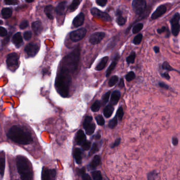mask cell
<instances>
[{
	"mask_svg": "<svg viewBox=\"0 0 180 180\" xmlns=\"http://www.w3.org/2000/svg\"><path fill=\"white\" fill-rule=\"evenodd\" d=\"M8 136L12 141L21 145H28L33 140L31 134L19 125H14L11 127L8 133Z\"/></svg>",
	"mask_w": 180,
	"mask_h": 180,
	"instance_id": "obj_1",
	"label": "cell"
},
{
	"mask_svg": "<svg viewBox=\"0 0 180 180\" xmlns=\"http://www.w3.org/2000/svg\"><path fill=\"white\" fill-rule=\"evenodd\" d=\"M72 82L71 74L61 70L56 80V88L58 93L63 97L69 96L70 87Z\"/></svg>",
	"mask_w": 180,
	"mask_h": 180,
	"instance_id": "obj_2",
	"label": "cell"
},
{
	"mask_svg": "<svg viewBox=\"0 0 180 180\" xmlns=\"http://www.w3.org/2000/svg\"><path fill=\"white\" fill-rule=\"evenodd\" d=\"M79 47H78L71 53L66 56L62 61L61 70L69 74H73L77 70L80 57Z\"/></svg>",
	"mask_w": 180,
	"mask_h": 180,
	"instance_id": "obj_3",
	"label": "cell"
},
{
	"mask_svg": "<svg viewBox=\"0 0 180 180\" xmlns=\"http://www.w3.org/2000/svg\"><path fill=\"white\" fill-rule=\"evenodd\" d=\"M16 165L19 174L22 180H31L33 172L31 164L24 156H18L16 157Z\"/></svg>",
	"mask_w": 180,
	"mask_h": 180,
	"instance_id": "obj_4",
	"label": "cell"
},
{
	"mask_svg": "<svg viewBox=\"0 0 180 180\" xmlns=\"http://www.w3.org/2000/svg\"><path fill=\"white\" fill-rule=\"evenodd\" d=\"M83 127L88 135H91L94 134L95 130L96 125L93 123V117L91 116L86 117L83 123Z\"/></svg>",
	"mask_w": 180,
	"mask_h": 180,
	"instance_id": "obj_5",
	"label": "cell"
},
{
	"mask_svg": "<svg viewBox=\"0 0 180 180\" xmlns=\"http://www.w3.org/2000/svg\"><path fill=\"white\" fill-rule=\"evenodd\" d=\"M132 8L135 13L140 15L144 13L146 8V2L145 0H133Z\"/></svg>",
	"mask_w": 180,
	"mask_h": 180,
	"instance_id": "obj_6",
	"label": "cell"
},
{
	"mask_svg": "<svg viewBox=\"0 0 180 180\" xmlns=\"http://www.w3.org/2000/svg\"><path fill=\"white\" fill-rule=\"evenodd\" d=\"M180 14L176 13L171 20L172 33L174 36H177L180 32Z\"/></svg>",
	"mask_w": 180,
	"mask_h": 180,
	"instance_id": "obj_7",
	"label": "cell"
},
{
	"mask_svg": "<svg viewBox=\"0 0 180 180\" xmlns=\"http://www.w3.org/2000/svg\"><path fill=\"white\" fill-rule=\"evenodd\" d=\"M19 61V55L16 53H11L8 56L6 64L9 68L15 70L16 69L17 67L18 66Z\"/></svg>",
	"mask_w": 180,
	"mask_h": 180,
	"instance_id": "obj_8",
	"label": "cell"
},
{
	"mask_svg": "<svg viewBox=\"0 0 180 180\" xmlns=\"http://www.w3.org/2000/svg\"><path fill=\"white\" fill-rule=\"evenodd\" d=\"M86 33L87 30L85 28H80L71 32L70 33V38L73 42H78L85 37Z\"/></svg>",
	"mask_w": 180,
	"mask_h": 180,
	"instance_id": "obj_9",
	"label": "cell"
},
{
	"mask_svg": "<svg viewBox=\"0 0 180 180\" xmlns=\"http://www.w3.org/2000/svg\"><path fill=\"white\" fill-rule=\"evenodd\" d=\"M90 12L93 16H95L96 18L101 19L102 20L105 21H111V17L109 16L108 14L106 12H102L98 9L94 8L91 9Z\"/></svg>",
	"mask_w": 180,
	"mask_h": 180,
	"instance_id": "obj_10",
	"label": "cell"
},
{
	"mask_svg": "<svg viewBox=\"0 0 180 180\" xmlns=\"http://www.w3.org/2000/svg\"><path fill=\"white\" fill-rule=\"evenodd\" d=\"M105 36V33L104 32H95L91 35L89 37V41L93 45H96L101 43L103 38Z\"/></svg>",
	"mask_w": 180,
	"mask_h": 180,
	"instance_id": "obj_11",
	"label": "cell"
},
{
	"mask_svg": "<svg viewBox=\"0 0 180 180\" xmlns=\"http://www.w3.org/2000/svg\"><path fill=\"white\" fill-rule=\"evenodd\" d=\"M39 50V47L37 44L29 43L26 47L24 51L28 56L34 57L37 54Z\"/></svg>",
	"mask_w": 180,
	"mask_h": 180,
	"instance_id": "obj_12",
	"label": "cell"
},
{
	"mask_svg": "<svg viewBox=\"0 0 180 180\" xmlns=\"http://www.w3.org/2000/svg\"><path fill=\"white\" fill-rule=\"evenodd\" d=\"M56 176V171L54 169H48L44 168L42 173V179L43 180H51L55 179Z\"/></svg>",
	"mask_w": 180,
	"mask_h": 180,
	"instance_id": "obj_13",
	"label": "cell"
},
{
	"mask_svg": "<svg viewBox=\"0 0 180 180\" xmlns=\"http://www.w3.org/2000/svg\"><path fill=\"white\" fill-rule=\"evenodd\" d=\"M167 7L164 5L159 6L155 12L151 16V18L153 20L157 19L163 15L167 12Z\"/></svg>",
	"mask_w": 180,
	"mask_h": 180,
	"instance_id": "obj_14",
	"label": "cell"
},
{
	"mask_svg": "<svg viewBox=\"0 0 180 180\" xmlns=\"http://www.w3.org/2000/svg\"><path fill=\"white\" fill-rule=\"evenodd\" d=\"M101 156L98 155H96L94 157L93 160L88 165V169L90 170H94L101 164Z\"/></svg>",
	"mask_w": 180,
	"mask_h": 180,
	"instance_id": "obj_15",
	"label": "cell"
},
{
	"mask_svg": "<svg viewBox=\"0 0 180 180\" xmlns=\"http://www.w3.org/2000/svg\"><path fill=\"white\" fill-rule=\"evenodd\" d=\"M84 20H85V15L83 13L81 12L74 19L72 24L76 28L80 27L84 23Z\"/></svg>",
	"mask_w": 180,
	"mask_h": 180,
	"instance_id": "obj_16",
	"label": "cell"
},
{
	"mask_svg": "<svg viewBox=\"0 0 180 180\" xmlns=\"http://www.w3.org/2000/svg\"><path fill=\"white\" fill-rule=\"evenodd\" d=\"M76 142L77 145H81L85 140H86V136L82 130H79L77 133L76 136Z\"/></svg>",
	"mask_w": 180,
	"mask_h": 180,
	"instance_id": "obj_17",
	"label": "cell"
},
{
	"mask_svg": "<svg viewBox=\"0 0 180 180\" xmlns=\"http://www.w3.org/2000/svg\"><path fill=\"white\" fill-rule=\"evenodd\" d=\"M120 92L119 90H115L111 94V98L110 104L112 106L116 105L118 102L119 101V99L120 97Z\"/></svg>",
	"mask_w": 180,
	"mask_h": 180,
	"instance_id": "obj_18",
	"label": "cell"
},
{
	"mask_svg": "<svg viewBox=\"0 0 180 180\" xmlns=\"http://www.w3.org/2000/svg\"><path fill=\"white\" fill-rule=\"evenodd\" d=\"M67 5V2L66 1H63L59 3L55 9L56 13L59 16L63 15L66 11Z\"/></svg>",
	"mask_w": 180,
	"mask_h": 180,
	"instance_id": "obj_19",
	"label": "cell"
},
{
	"mask_svg": "<svg viewBox=\"0 0 180 180\" xmlns=\"http://www.w3.org/2000/svg\"><path fill=\"white\" fill-rule=\"evenodd\" d=\"M32 28L35 35H40L43 30L42 23L40 21L34 22L32 24Z\"/></svg>",
	"mask_w": 180,
	"mask_h": 180,
	"instance_id": "obj_20",
	"label": "cell"
},
{
	"mask_svg": "<svg viewBox=\"0 0 180 180\" xmlns=\"http://www.w3.org/2000/svg\"><path fill=\"white\" fill-rule=\"evenodd\" d=\"M82 151L79 148H76L74 152V156L75 161L77 164H81L82 163Z\"/></svg>",
	"mask_w": 180,
	"mask_h": 180,
	"instance_id": "obj_21",
	"label": "cell"
},
{
	"mask_svg": "<svg viewBox=\"0 0 180 180\" xmlns=\"http://www.w3.org/2000/svg\"><path fill=\"white\" fill-rule=\"evenodd\" d=\"M45 13L48 18L50 20H52L54 18V12L55 11L53 6L51 5L46 6L45 8Z\"/></svg>",
	"mask_w": 180,
	"mask_h": 180,
	"instance_id": "obj_22",
	"label": "cell"
},
{
	"mask_svg": "<svg viewBox=\"0 0 180 180\" xmlns=\"http://www.w3.org/2000/svg\"><path fill=\"white\" fill-rule=\"evenodd\" d=\"M12 42L18 47L21 45L22 43L23 42V39L20 32H18L14 35L12 38Z\"/></svg>",
	"mask_w": 180,
	"mask_h": 180,
	"instance_id": "obj_23",
	"label": "cell"
},
{
	"mask_svg": "<svg viewBox=\"0 0 180 180\" xmlns=\"http://www.w3.org/2000/svg\"><path fill=\"white\" fill-rule=\"evenodd\" d=\"M108 57H105L101 59L100 62L98 63L97 66L96 67L95 69L97 71H101L105 67L106 64L108 61Z\"/></svg>",
	"mask_w": 180,
	"mask_h": 180,
	"instance_id": "obj_24",
	"label": "cell"
},
{
	"mask_svg": "<svg viewBox=\"0 0 180 180\" xmlns=\"http://www.w3.org/2000/svg\"><path fill=\"white\" fill-rule=\"evenodd\" d=\"M114 111L113 106H112L111 104H109L107 106H106L103 109V113L104 116L106 118H109L111 116Z\"/></svg>",
	"mask_w": 180,
	"mask_h": 180,
	"instance_id": "obj_25",
	"label": "cell"
},
{
	"mask_svg": "<svg viewBox=\"0 0 180 180\" xmlns=\"http://www.w3.org/2000/svg\"><path fill=\"white\" fill-rule=\"evenodd\" d=\"M116 16H117V18L116 19V22L117 24L119 26H123L125 24L127 19L126 18H125L122 16V12L119 10L117 11Z\"/></svg>",
	"mask_w": 180,
	"mask_h": 180,
	"instance_id": "obj_26",
	"label": "cell"
},
{
	"mask_svg": "<svg viewBox=\"0 0 180 180\" xmlns=\"http://www.w3.org/2000/svg\"><path fill=\"white\" fill-rule=\"evenodd\" d=\"M118 56L116 57V58L114 59V61L111 62V64H110V66H109L106 72V77H108L110 74H111V72L114 70V69L115 68V67L116 66L117 62L118 59Z\"/></svg>",
	"mask_w": 180,
	"mask_h": 180,
	"instance_id": "obj_27",
	"label": "cell"
},
{
	"mask_svg": "<svg viewBox=\"0 0 180 180\" xmlns=\"http://www.w3.org/2000/svg\"><path fill=\"white\" fill-rule=\"evenodd\" d=\"M82 0H73L72 3L68 7V9L70 12H74L77 9L81 2Z\"/></svg>",
	"mask_w": 180,
	"mask_h": 180,
	"instance_id": "obj_28",
	"label": "cell"
},
{
	"mask_svg": "<svg viewBox=\"0 0 180 180\" xmlns=\"http://www.w3.org/2000/svg\"><path fill=\"white\" fill-rule=\"evenodd\" d=\"M1 13L4 19H9L11 18L12 15V10L11 8H4L2 9Z\"/></svg>",
	"mask_w": 180,
	"mask_h": 180,
	"instance_id": "obj_29",
	"label": "cell"
},
{
	"mask_svg": "<svg viewBox=\"0 0 180 180\" xmlns=\"http://www.w3.org/2000/svg\"><path fill=\"white\" fill-rule=\"evenodd\" d=\"M100 146H101L100 143H96V142L94 143L92 147H91V148L90 150V152L88 154V156L90 157L91 155H93V154L98 152V151H99Z\"/></svg>",
	"mask_w": 180,
	"mask_h": 180,
	"instance_id": "obj_30",
	"label": "cell"
},
{
	"mask_svg": "<svg viewBox=\"0 0 180 180\" xmlns=\"http://www.w3.org/2000/svg\"><path fill=\"white\" fill-rule=\"evenodd\" d=\"M6 166V160L3 157H0V176L3 177Z\"/></svg>",
	"mask_w": 180,
	"mask_h": 180,
	"instance_id": "obj_31",
	"label": "cell"
},
{
	"mask_svg": "<svg viewBox=\"0 0 180 180\" xmlns=\"http://www.w3.org/2000/svg\"><path fill=\"white\" fill-rule=\"evenodd\" d=\"M101 103L99 101H96L91 107V110L93 112H97L101 108Z\"/></svg>",
	"mask_w": 180,
	"mask_h": 180,
	"instance_id": "obj_32",
	"label": "cell"
},
{
	"mask_svg": "<svg viewBox=\"0 0 180 180\" xmlns=\"http://www.w3.org/2000/svg\"><path fill=\"white\" fill-rule=\"evenodd\" d=\"M91 175L93 179L95 180H101L103 177L100 171H95L91 172Z\"/></svg>",
	"mask_w": 180,
	"mask_h": 180,
	"instance_id": "obj_33",
	"label": "cell"
},
{
	"mask_svg": "<svg viewBox=\"0 0 180 180\" xmlns=\"http://www.w3.org/2000/svg\"><path fill=\"white\" fill-rule=\"evenodd\" d=\"M117 124H118V118L116 115L114 118L111 119L109 122L108 127L111 129H113L116 126Z\"/></svg>",
	"mask_w": 180,
	"mask_h": 180,
	"instance_id": "obj_34",
	"label": "cell"
},
{
	"mask_svg": "<svg viewBox=\"0 0 180 180\" xmlns=\"http://www.w3.org/2000/svg\"><path fill=\"white\" fill-rule=\"evenodd\" d=\"M118 77L117 76H114L111 77V78L109 79L108 81V86L111 87L116 85L117 82L118 81Z\"/></svg>",
	"mask_w": 180,
	"mask_h": 180,
	"instance_id": "obj_35",
	"label": "cell"
},
{
	"mask_svg": "<svg viewBox=\"0 0 180 180\" xmlns=\"http://www.w3.org/2000/svg\"><path fill=\"white\" fill-rule=\"evenodd\" d=\"M143 28V24L142 23H137L134 26V27L133 28L132 31L134 34L137 33L138 32H140L141 30Z\"/></svg>",
	"mask_w": 180,
	"mask_h": 180,
	"instance_id": "obj_36",
	"label": "cell"
},
{
	"mask_svg": "<svg viewBox=\"0 0 180 180\" xmlns=\"http://www.w3.org/2000/svg\"><path fill=\"white\" fill-rule=\"evenodd\" d=\"M136 58V53L135 52H132L130 56L126 58V62L128 64H134Z\"/></svg>",
	"mask_w": 180,
	"mask_h": 180,
	"instance_id": "obj_37",
	"label": "cell"
},
{
	"mask_svg": "<svg viewBox=\"0 0 180 180\" xmlns=\"http://www.w3.org/2000/svg\"><path fill=\"white\" fill-rule=\"evenodd\" d=\"M82 149L84 151H88L91 147V142L89 140H86L81 145Z\"/></svg>",
	"mask_w": 180,
	"mask_h": 180,
	"instance_id": "obj_38",
	"label": "cell"
},
{
	"mask_svg": "<svg viewBox=\"0 0 180 180\" xmlns=\"http://www.w3.org/2000/svg\"><path fill=\"white\" fill-rule=\"evenodd\" d=\"M124 111L123 109L122 108V107H119V108L117 110L116 113V116L118 118V120H119V121H122L123 116H124Z\"/></svg>",
	"mask_w": 180,
	"mask_h": 180,
	"instance_id": "obj_39",
	"label": "cell"
},
{
	"mask_svg": "<svg viewBox=\"0 0 180 180\" xmlns=\"http://www.w3.org/2000/svg\"><path fill=\"white\" fill-rule=\"evenodd\" d=\"M95 119L97 124L99 125L103 126L105 125V119L103 118V117L101 115L95 117Z\"/></svg>",
	"mask_w": 180,
	"mask_h": 180,
	"instance_id": "obj_40",
	"label": "cell"
},
{
	"mask_svg": "<svg viewBox=\"0 0 180 180\" xmlns=\"http://www.w3.org/2000/svg\"><path fill=\"white\" fill-rule=\"evenodd\" d=\"M111 95V91H107L106 94H105L103 95V97H102V103L103 105H106V103L108 102L109 98Z\"/></svg>",
	"mask_w": 180,
	"mask_h": 180,
	"instance_id": "obj_41",
	"label": "cell"
},
{
	"mask_svg": "<svg viewBox=\"0 0 180 180\" xmlns=\"http://www.w3.org/2000/svg\"><path fill=\"white\" fill-rule=\"evenodd\" d=\"M143 39V35L142 34H138L137 35L134 39L133 40V43L135 44L136 45H138L139 44H140L142 40Z\"/></svg>",
	"mask_w": 180,
	"mask_h": 180,
	"instance_id": "obj_42",
	"label": "cell"
},
{
	"mask_svg": "<svg viewBox=\"0 0 180 180\" xmlns=\"http://www.w3.org/2000/svg\"><path fill=\"white\" fill-rule=\"evenodd\" d=\"M136 77L135 74L133 72H130L126 76V80L128 82H130L134 79Z\"/></svg>",
	"mask_w": 180,
	"mask_h": 180,
	"instance_id": "obj_43",
	"label": "cell"
},
{
	"mask_svg": "<svg viewBox=\"0 0 180 180\" xmlns=\"http://www.w3.org/2000/svg\"><path fill=\"white\" fill-rule=\"evenodd\" d=\"M162 69L167 71H176V70H175L170 66L169 64L167 61H165L162 64Z\"/></svg>",
	"mask_w": 180,
	"mask_h": 180,
	"instance_id": "obj_44",
	"label": "cell"
},
{
	"mask_svg": "<svg viewBox=\"0 0 180 180\" xmlns=\"http://www.w3.org/2000/svg\"><path fill=\"white\" fill-rule=\"evenodd\" d=\"M158 177V174L155 171L150 172L147 174L148 180H154Z\"/></svg>",
	"mask_w": 180,
	"mask_h": 180,
	"instance_id": "obj_45",
	"label": "cell"
},
{
	"mask_svg": "<svg viewBox=\"0 0 180 180\" xmlns=\"http://www.w3.org/2000/svg\"><path fill=\"white\" fill-rule=\"evenodd\" d=\"M4 3L7 5H17L19 4V0H4Z\"/></svg>",
	"mask_w": 180,
	"mask_h": 180,
	"instance_id": "obj_46",
	"label": "cell"
},
{
	"mask_svg": "<svg viewBox=\"0 0 180 180\" xmlns=\"http://www.w3.org/2000/svg\"><path fill=\"white\" fill-rule=\"evenodd\" d=\"M121 142V138H117L116 140H115V141L114 142V143H113L111 145V148H114L116 147H117L119 145Z\"/></svg>",
	"mask_w": 180,
	"mask_h": 180,
	"instance_id": "obj_47",
	"label": "cell"
},
{
	"mask_svg": "<svg viewBox=\"0 0 180 180\" xmlns=\"http://www.w3.org/2000/svg\"><path fill=\"white\" fill-rule=\"evenodd\" d=\"M23 37L25 40L28 41L32 37V33L30 31H26L24 32Z\"/></svg>",
	"mask_w": 180,
	"mask_h": 180,
	"instance_id": "obj_48",
	"label": "cell"
},
{
	"mask_svg": "<svg viewBox=\"0 0 180 180\" xmlns=\"http://www.w3.org/2000/svg\"><path fill=\"white\" fill-rule=\"evenodd\" d=\"M8 34L7 30L3 27H0V36L1 37H4Z\"/></svg>",
	"mask_w": 180,
	"mask_h": 180,
	"instance_id": "obj_49",
	"label": "cell"
},
{
	"mask_svg": "<svg viewBox=\"0 0 180 180\" xmlns=\"http://www.w3.org/2000/svg\"><path fill=\"white\" fill-rule=\"evenodd\" d=\"M28 25H29V23H28V21L24 20V21L22 22L21 24L20 25V28L21 29H24L27 28L28 26Z\"/></svg>",
	"mask_w": 180,
	"mask_h": 180,
	"instance_id": "obj_50",
	"label": "cell"
},
{
	"mask_svg": "<svg viewBox=\"0 0 180 180\" xmlns=\"http://www.w3.org/2000/svg\"><path fill=\"white\" fill-rule=\"evenodd\" d=\"M96 2L98 6H105L107 2V0H96Z\"/></svg>",
	"mask_w": 180,
	"mask_h": 180,
	"instance_id": "obj_51",
	"label": "cell"
},
{
	"mask_svg": "<svg viewBox=\"0 0 180 180\" xmlns=\"http://www.w3.org/2000/svg\"><path fill=\"white\" fill-rule=\"evenodd\" d=\"M157 32L159 34H161V33H164V32H169V31L168 29H167V27H162L161 28H160V29H158L157 30Z\"/></svg>",
	"mask_w": 180,
	"mask_h": 180,
	"instance_id": "obj_52",
	"label": "cell"
},
{
	"mask_svg": "<svg viewBox=\"0 0 180 180\" xmlns=\"http://www.w3.org/2000/svg\"><path fill=\"white\" fill-rule=\"evenodd\" d=\"M6 39L4 40H3V45H6V44L8 43L9 41H10V36H11V33H10L9 35H6Z\"/></svg>",
	"mask_w": 180,
	"mask_h": 180,
	"instance_id": "obj_53",
	"label": "cell"
},
{
	"mask_svg": "<svg viewBox=\"0 0 180 180\" xmlns=\"http://www.w3.org/2000/svg\"><path fill=\"white\" fill-rule=\"evenodd\" d=\"M81 178H82V180H91V178L89 176V175L86 174V173H84V174H82L81 176Z\"/></svg>",
	"mask_w": 180,
	"mask_h": 180,
	"instance_id": "obj_54",
	"label": "cell"
},
{
	"mask_svg": "<svg viewBox=\"0 0 180 180\" xmlns=\"http://www.w3.org/2000/svg\"><path fill=\"white\" fill-rule=\"evenodd\" d=\"M159 86L160 87L162 88L165 89H168L169 88V86L167 84H165L164 82H159Z\"/></svg>",
	"mask_w": 180,
	"mask_h": 180,
	"instance_id": "obj_55",
	"label": "cell"
},
{
	"mask_svg": "<svg viewBox=\"0 0 180 180\" xmlns=\"http://www.w3.org/2000/svg\"><path fill=\"white\" fill-rule=\"evenodd\" d=\"M77 173L79 176H81L85 173V167H82V169H77Z\"/></svg>",
	"mask_w": 180,
	"mask_h": 180,
	"instance_id": "obj_56",
	"label": "cell"
},
{
	"mask_svg": "<svg viewBox=\"0 0 180 180\" xmlns=\"http://www.w3.org/2000/svg\"><path fill=\"white\" fill-rule=\"evenodd\" d=\"M178 143H179V140L176 137H173L172 138V144L173 145H177Z\"/></svg>",
	"mask_w": 180,
	"mask_h": 180,
	"instance_id": "obj_57",
	"label": "cell"
},
{
	"mask_svg": "<svg viewBox=\"0 0 180 180\" xmlns=\"http://www.w3.org/2000/svg\"><path fill=\"white\" fill-rule=\"evenodd\" d=\"M161 76L162 77H163L169 80L170 79V76L167 72H164L163 74H161Z\"/></svg>",
	"mask_w": 180,
	"mask_h": 180,
	"instance_id": "obj_58",
	"label": "cell"
},
{
	"mask_svg": "<svg viewBox=\"0 0 180 180\" xmlns=\"http://www.w3.org/2000/svg\"><path fill=\"white\" fill-rule=\"evenodd\" d=\"M118 86H119L120 88H123L125 86V84L124 81V80L123 79H121L120 80V81H119V84H118Z\"/></svg>",
	"mask_w": 180,
	"mask_h": 180,
	"instance_id": "obj_59",
	"label": "cell"
},
{
	"mask_svg": "<svg viewBox=\"0 0 180 180\" xmlns=\"http://www.w3.org/2000/svg\"><path fill=\"white\" fill-rule=\"evenodd\" d=\"M101 138V134L99 133V132H98L97 133V134L96 135H95L94 137H93V138H94V139H95L96 140H100Z\"/></svg>",
	"mask_w": 180,
	"mask_h": 180,
	"instance_id": "obj_60",
	"label": "cell"
},
{
	"mask_svg": "<svg viewBox=\"0 0 180 180\" xmlns=\"http://www.w3.org/2000/svg\"><path fill=\"white\" fill-rule=\"evenodd\" d=\"M154 50L156 53H159V48L158 47H154Z\"/></svg>",
	"mask_w": 180,
	"mask_h": 180,
	"instance_id": "obj_61",
	"label": "cell"
},
{
	"mask_svg": "<svg viewBox=\"0 0 180 180\" xmlns=\"http://www.w3.org/2000/svg\"><path fill=\"white\" fill-rule=\"evenodd\" d=\"M35 0H26L27 2H28V3H32Z\"/></svg>",
	"mask_w": 180,
	"mask_h": 180,
	"instance_id": "obj_62",
	"label": "cell"
},
{
	"mask_svg": "<svg viewBox=\"0 0 180 180\" xmlns=\"http://www.w3.org/2000/svg\"><path fill=\"white\" fill-rule=\"evenodd\" d=\"M2 24H3V21L0 20V25H2Z\"/></svg>",
	"mask_w": 180,
	"mask_h": 180,
	"instance_id": "obj_63",
	"label": "cell"
}]
</instances>
